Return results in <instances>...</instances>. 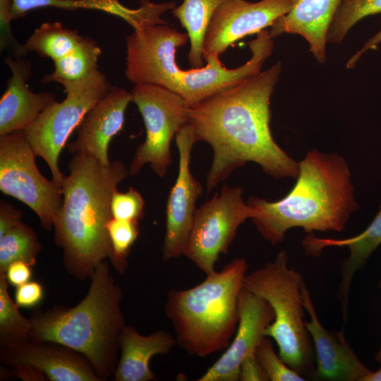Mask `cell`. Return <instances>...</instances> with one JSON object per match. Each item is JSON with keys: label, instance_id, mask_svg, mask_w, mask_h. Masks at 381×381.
Returning <instances> with one entry per match:
<instances>
[{"label": "cell", "instance_id": "7c38bea8", "mask_svg": "<svg viewBox=\"0 0 381 381\" xmlns=\"http://www.w3.org/2000/svg\"><path fill=\"white\" fill-rule=\"evenodd\" d=\"M290 7V0H224L207 28L203 59L211 54L220 55L238 40L270 27Z\"/></svg>", "mask_w": 381, "mask_h": 381}, {"label": "cell", "instance_id": "8fae6325", "mask_svg": "<svg viewBox=\"0 0 381 381\" xmlns=\"http://www.w3.org/2000/svg\"><path fill=\"white\" fill-rule=\"evenodd\" d=\"M175 140L179 155V171L166 206V230L162 259L168 261L183 255L196 212V201L202 195V186L193 175L191 151L198 142L190 123L177 132Z\"/></svg>", "mask_w": 381, "mask_h": 381}, {"label": "cell", "instance_id": "f35d334b", "mask_svg": "<svg viewBox=\"0 0 381 381\" xmlns=\"http://www.w3.org/2000/svg\"><path fill=\"white\" fill-rule=\"evenodd\" d=\"M380 286L381 287V282H380ZM375 360L377 362L381 363V346H380V348L379 349V351L377 352V353L375 356Z\"/></svg>", "mask_w": 381, "mask_h": 381}, {"label": "cell", "instance_id": "9a60e30c", "mask_svg": "<svg viewBox=\"0 0 381 381\" xmlns=\"http://www.w3.org/2000/svg\"><path fill=\"white\" fill-rule=\"evenodd\" d=\"M301 290L306 311L310 316L306 326L315 349L316 369L312 374L313 377L334 381H361L371 371L358 359L346 341L343 331L327 330L320 323L305 282Z\"/></svg>", "mask_w": 381, "mask_h": 381}, {"label": "cell", "instance_id": "836d02e7", "mask_svg": "<svg viewBox=\"0 0 381 381\" xmlns=\"http://www.w3.org/2000/svg\"><path fill=\"white\" fill-rule=\"evenodd\" d=\"M32 266L23 261L11 263L6 272V279L8 284L16 288L30 281L32 276Z\"/></svg>", "mask_w": 381, "mask_h": 381}, {"label": "cell", "instance_id": "d6986e66", "mask_svg": "<svg viewBox=\"0 0 381 381\" xmlns=\"http://www.w3.org/2000/svg\"><path fill=\"white\" fill-rule=\"evenodd\" d=\"M381 244V203L379 211L371 223L361 233L344 238H320L309 234L302 241L306 254L318 256L329 247H346L349 255L341 263V281L338 289V299L344 321L348 316L349 292L352 279L358 269L366 262L372 253Z\"/></svg>", "mask_w": 381, "mask_h": 381}, {"label": "cell", "instance_id": "ba28073f", "mask_svg": "<svg viewBox=\"0 0 381 381\" xmlns=\"http://www.w3.org/2000/svg\"><path fill=\"white\" fill-rule=\"evenodd\" d=\"M131 94L142 115L146 136L133 155L128 169L130 175L138 174L148 164L162 178L172 162L171 142L188 123L189 107L180 95L159 85H135Z\"/></svg>", "mask_w": 381, "mask_h": 381}, {"label": "cell", "instance_id": "7a4b0ae2", "mask_svg": "<svg viewBox=\"0 0 381 381\" xmlns=\"http://www.w3.org/2000/svg\"><path fill=\"white\" fill-rule=\"evenodd\" d=\"M61 185L63 202L54 221V240L64 266L78 280L90 279L100 262L112 258L107 224L119 183L130 175L120 160L104 165L84 154H73Z\"/></svg>", "mask_w": 381, "mask_h": 381}, {"label": "cell", "instance_id": "f546056e", "mask_svg": "<svg viewBox=\"0 0 381 381\" xmlns=\"http://www.w3.org/2000/svg\"><path fill=\"white\" fill-rule=\"evenodd\" d=\"M145 202L142 195L130 186L126 192L116 190L111 198V210L115 219L140 221L144 217Z\"/></svg>", "mask_w": 381, "mask_h": 381}, {"label": "cell", "instance_id": "74e56055", "mask_svg": "<svg viewBox=\"0 0 381 381\" xmlns=\"http://www.w3.org/2000/svg\"><path fill=\"white\" fill-rule=\"evenodd\" d=\"M361 381H381V368L375 371H371Z\"/></svg>", "mask_w": 381, "mask_h": 381}, {"label": "cell", "instance_id": "e575fe53", "mask_svg": "<svg viewBox=\"0 0 381 381\" xmlns=\"http://www.w3.org/2000/svg\"><path fill=\"white\" fill-rule=\"evenodd\" d=\"M23 212L16 208L12 204L0 201V237L17 225L22 220Z\"/></svg>", "mask_w": 381, "mask_h": 381}, {"label": "cell", "instance_id": "d4e9b609", "mask_svg": "<svg viewBox=\"0 0 381 381\" xmlns=\"http://www.w3.org/2000/svg\"><path fill=\"white\" fill-rule=\"evenodd\" d=\"M42 249L33 229L21 221L0 237V272L4 273L15 261L34 266Z\"/></svg>", "mask_w": 381, "mask_h": 381}, {"label": "cell", "instance_id": "83f0119b", "mask_svg": "<svg viewBox=\"0 0 381 381\" xmlns=\"http://www.w3.org/2000/svg\"><path fill=\"white\" fill-rule=\"evenodd\" d=\"M112 249L111 265L122 274L125 272L129 252L139 235V222L112 217L107 224Z\"/></svg>", "mask_w": 381, "mask_h": 381}, {"label": "cell", "instance_id": "f1b7e54d", "mask_svg": "<svg viewBox=\"0 0 381 381\" xmlns=\"http://www.w3.org/2000/svg\"><path fill=\"white\" fill-rule=\"evenodd\" d=\"M257 358L271 381H303L306 378L289 367L274 349L270 337H265L256 349Z\"/></svg>", "mask_w": 381, "mask_h": 381}, {"label": "cell", "instance_id": "1f68e13d", "mask_svg": "<svg viewBox=\"0 0 381 381\" xmlns=\"http://www.w3.org/2000/svg\"><path fill=\"white\" fill-rule=\"evenodd\" d=\"M42 285L36 281H29L16 289L14 301L19 308L37 307L44 299Z\"/></svg>", "mask_w": 381, "mask_h": 381}, {"label": "cell", "instance_id": "9c48e42d", "mask_svg": "<svg viewBox=\"0 0 381 381\" xmlns=\"http://www.w3.org/2000/svg\"><path fill=\"white\" fill-rule=\"evenodd\" d=\"M239 186L224 184L220 193L197 208L183 255L205 274L214 272L215 263L226 254L238 227L253 216Z\"/></svg>", "mask_w": 381, "mask_h": 381}, {"label": "cell", "instance_id": "484cf974", "mask_svg": "<svg viewBox=\"0 0 381 381\" xmlns=\"http://www.w3.org/2000/svg\"><path fill=\"white\" fill-rule=\"evenodd\" d=\"M8 292L6 275L0 272V346H15L30 340L32 322L23 316Z\"/></svg>", "mask_w": 381, "mask_h": 381}, {"label": "cell", "instance_id": "ac0fdd59", "mask_svg": "<svg viewBox=\"0 0 381 381\" xmlns=\"http://www.w3.org/2000/svg\"><path fill=\"white\" fill-rule=\"evenodd\" d=\"M342 0H290L288 13L279 18L268 30L274 39L283 34L298 35L320 64L327 61V34Z\"/></svg>", "mask_w": 381, "mask_h": 381}, {"label": "cell", "instance_id": "6da1fadb", "mask_svg": "<svg viewBox=\"0 0 381 381\" xmlns=\"http://www.w3.org/2000/svg\"><path fill=\"white\" fill-rule=\"evenodd\" d=\"M282 71L281 61L188 108V123L198 141L208 143L213 159L207 193L247 162L277 179H296L298 162L274 141L270 98Z\"/></svg>", "mask_w": 381, "mask_h": 381}, {"label": "cell", "instance_id": "603a6c76", "mask_svg": "<svg viewBox=\"0 0 381 381\" xmlns=\"http://www.w3.org/2000/svg\"><path fill=\"white\" fill-rule=\"evenodd\" d=\"M101 49L96 41L88 37H83L71 52L54 61L53 72L45 75L42 83L56 82L63 84L80 80L97 69Z\"/></svg>", "mask_w": 381, "mask_h": 381}, {"label": "cell", "instance_id": "3957f363", "mask_svg": "<svg viewBox=\"0 0 381 381\" xmlns=\"http://www.w3.org/2000/svg\"><path fill=\"white\" fill-rule=\"evenodd\" d=\"M296 181L276 201L251 196L247 204L258 232L272 245L282 242L295 227L306 232H341L358 207L351 174L341 155L308 151L298 162Z\"/></svg>", "mask_w": 381, "mask_h": 381}, {"label": "cell", "instance_id": "8992f818", "mask_svg": "<svg viewBox=\"0 0 381 381\" xmlns=\"http://www.w3.org/2000/svg\"><path fill=\"white\" fill-rule=\"evenodd\" d=\"M303 282L300 272L289 266L287 252L280 250L273 261L248 273L243 282L246 289L272 308L274 319L265 337L275 341L282 359L303 376L313 374L315 353L304 319Z\"/></svg>", "mask_w": 381, "mask_h": 381}, {"label": "cell", "instance_id": "4316f807", "mask_svg": "<svg viewBox=\"0 0 381 381\" xmlns=\"http://www.w3.org/2000/svg\"><path fill=\"white\" fill-rule=\"evenodd\" d=\"M381 13V0H342L327 34V43L339 44L364 18Z\"/></svg>", "mask_w": 381, "mask_h": 381}, {"label": "cell", "instance_id": "8d00e7d4", "mask_svg": "<svg viewBox=\"0 0 381 381\" xmlns=\"http://www.w3.org/2000/svg\"><path fill=\"white\" fill-rule=\"evenodd\" d=\"M11 368V374L24 381L48 380L42 372L31 365H16Z\"/></svg>", "mask_w": 381, "mask_h": 381}, {"label": "cell", "instance_id": "2e32d148", "mask_svg": "<svg viewBox=\"0 0 381 381\" xmlns=\"http://www.w3.org/2000/svg\"><path fill=\"white\" fill-rule=\"evenodd\" d=\"M131 102V92L113 87L80 122L75 129L76 139L66 145L68 152L86 155L108 165L111 162L109 145L122 130L125 112Z\"/></svg>", "mask_w": 381, "mask_h": 381}, {"label": "cell", "instance_id": "30bf717a", "mask_svg": "<svg viewBox=\"0 0 381 381\" xmlns=\"http://www.w3.org/2000/svg\"><path fill=\"white\" fill-rule=\"evenodd\" d=\"M24 131L0 136V190L28 206L46 231L63 202L61 187L38 169Z\"/></svg>", "mask_w": 381, "mask_h": 381}, {"label": "cell", "instance_id": "e0dca14e", "mask_svg": "<svg viewBox=\"0 0 381 381\" xmlns=\"http://www.w3.org/2000/svg\"><path fill=\"white\" fill-rule=\"evenodd\" d=\"M5 62L11 71L6 89L0 99V136L25 131L50 105L56 102L49 92L35 93L27 83L32 73L30 61L13 60L11 56Z\"/></svg>", "mask_w": 381, "mask_h": 381}, {"label": "cell", "instance_id": "7402d4cb", "mask_svg": "<svg viewBox=\"0 0 381 381\" xmlns=\"http://www.w3.org/2000/svg\"><path fill=\"white\" fill-rule=\"evenodd\" d=\"M224 0H183L171 10L172 13L187 31L190 40L188 61L193 68L203 65L205 37L211 19Z\"/></svg>", "mask_w": 381, "mask_h": 381}, {"label": "cell", "instance_id": "5bb4252c", "mask_svg": "<svg viewBox=\"0 0 381 381\" xmlns=\"http://www.w3.org/2000/svg\"><path fill=\"white\" fill-rule=\"evenodd\" d=\"M0 362L11 368L16 365L33 366L49 381H101L85 356L54 341L29 340L1 346Z\"/></svg>", "mask_w": 381, "mask_h": 381}, {"label": "cell", "instance_id": "52a82bcc", "mask_svg": "<svg viewBox=\"0 0 381 381\" xmlns=\"http://www.w3.org/2000/svg\"><path fill=\"white\" fill-rule=\"evenodd\" d=\"M61 85L65 99L49 106L24 131L34 152L45 161L52 180L61 187L65 177L59 166L62 150L85 114L113 87L98 69L80 80Z\"/></svg>", "mask_w": 381, "mask_h": 381}, {"label": "cell", "instance_id": "277c9868", "mask_svg": "<svg viewBox=\"0 0 381 381\" xmlns=\"http://www.w3.org/2000/svg\"><path fill=\"white\" fill-rule=\"evenodd\" d=\"M122 296L105 260L95 269L89 289L78 304L32 312L30 340L56 342L80 353L101 381H106L114 375L119 359L120 337L126 326Z\"/></svg>", "mask_w": 381, "mask_h": 381}, {"label": "cell", "instance_id": "d590c367", "mask_svg": "<svg viewBox=\"0 0 381 381\" xmlns=\"http://www.w3.org/2000/svg\"><path fill=\"white\" fill-rule=\"evenodd\" d=\"M381 43V30L369 38L364 44L357 50L346 61V67L348 69L355 67L358 61L366 52L376 49Z\"/></svg>", "mask_w": 381, "mask_h": 381}, {"label": "cell", "instance_id": "5b68a950", "mask_svg": "<svg viewBox=\"0 0 381 381\" xmlns=\"http://www.w3.org/2000/svg\"><path fill=\"white\" fill-rule=\"evenodd\" d=\"M248 269L246 260L236 258L199 284L168 292L165 314L177 343L189 355L204 358L228 347L238 326Z\"/></svg>", "mask_w": 381, "mask_h": 381}, {"label": "cell", "instance_id": "cb8c5ba5", "mask_svg": "<svg viewBox=\"0 0 381 381\" xmlns=\"http://www.w3.org/2000/svg\"><path fill=\"white\" fill-rule=\"evenodd\" d=\"M83 37L76 30L67 29L59 22L45 23L23 44V50L25 55L36 52L55 61L71 52Z\"/></svg>", "mask_w": 381, "mask_h": 381}, {"label": "cell", "instance_id": "ffe728a7", "mask_svg": "<svg viewBox=\"0 0 381 381\" xmlns=\"http://www.w3.org/2000/svg\"><path fill=\"white\" fill-rule=\"evenodd\" d=\"M176 343V339L165 330L142 335L134 327L126 325L120 337V355L114 380H157L150 368L151 358L156 355L168 353Z\"/></svg>", "mask_w": 381, "mask_h": 381}, {"label": "cell", "instance_id": "4dcf8cb0", "mask_svg": "<svg viewBox=\"0 0 381 381\" xmlns=\"http://www.w3.org/2000/svg\"><path fill=\"white\" fill-rule=\"evenodd\" d=\"M12 0H0V45L1 49H10L17 57L25 55L23 44H20L13 35L11 21Z\"/></svg>", "mask_w": 381, "mask_h": 381}, {"label": "cell", "instance_id": "d6a6232c", "mask_svg": "<svg viewBox=\"0 0 381 381\" xmlns=\"http://www.w3.org/2000/svg\"><path fill=\"white\" fill-rule=\"evenodd\" d=\"M239 380H269L257 358L255 352L248 355L241 362L239 369Z\"/></svg>", "mask_w": 381, "mask_h": 381}, {"label": "cell", "instance_id": "44dd1931", "mask_svg": "<svg viewBox=\"0 0 381 381\" xmlns=\"http://www.w3.org/2000/svg\"><path fill=\"white\" fill-rule=\"evenodd\" d=\"M44 7L102 11L121 18L135 30L147 25L167 24L160 16L171 10L174 4L171 1L154 3L142 0L138 8L132 9L124 6L118 0H12L13 18L18 19L30 10Z\"/></svg>", "mask_w": 381, "mask_h": 381}, {"label": "cell", "instance_id": "4fadbf2b", "mask_svg": "<svg viewBox=\"0 0 381 381\" xmlns=\"http://www.w3.org/2000/svg\"><path fill=\"white\" fill-rule=\"evenodd\" d=\"M238 323L235 337L224 353L200 377L198 381H238L243 360L254 353L265 337L274 313L264 299L244 287L238 297Z\"/></svg>", "mask_w": 381, "mask_h": 381}]
</instances>
